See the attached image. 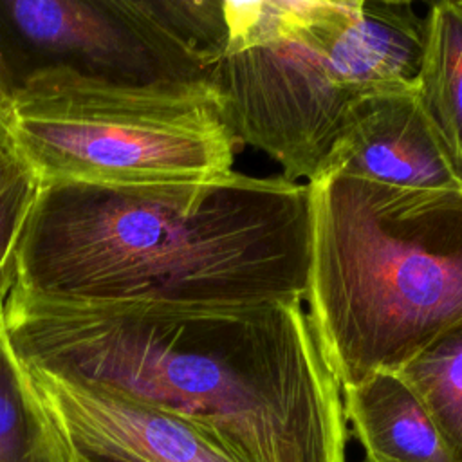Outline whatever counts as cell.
Wrapping results in <instances>:
<instances>
[{"label":"cell","instance_id":"obj_1","mask_svg":"<svg viewBox=\"0 0 462 462\" xmlns=\"http://www.w3.org/2000/svg\"><path fill=\"white\" fill-rule=\"evenodd\" d=\"M0 325L20 361L184 419L233 462H346L341 384L300 300L168 305L14 283Z\"/></svg>","mask_w":462,"mask_h":462},{"label":"cell","instance_id":"obj_2","mask_svg":"<svg viewBox=\"0 0 462 462\" xmlns=\"http://www.w3.org/2000/svg\"><path fill=\"white\" fill-rule=\"evenodd\" d=\"M307 182L240 171L173 186H43L16 285L168 305L305 300Z\"/></svg>","mask_w":462,"mask_h":462},{"label":"cell","instance_id":"obj_3","mask_svg":"<svg viewBox=\"0 0 462 462\" xmlns=\"http://www.w3.org/2000/svg\"><path fill=\"white\" fill-rule=\"evenodd\" d=\"M305 300L341 386L395 372L462 325V189L318 173Z\"/></svg>","mask_w":462,"mask_h":462},{"label":"cell","instance_id":"obj_4","mask_svg":"<svg viewBox=\"0 0 462 462\" xmlns=\"http://www.w3.org/2000/svg\"><path fill=\"white\" fill-rule=\"evenodd\" d=\"M424 20L392 0H224L215 90L236 144L309 182L357 97L415 83Z\"/></svg>","mask_w":462,"mask_h":462},{"label":"cell","instance_id":"obj_5","mask_svg":"<svg viewBox=\"0 0 462 462\" xmlns=\"http://www.w3.org/2000/svg\"><path fill=\"white\" fill-rule=\"evenodd\" d=\"M0 128L42 186L155 188L233 171L236 141L208 87L130 85L42 69L0 101Z\"/></svg>","mask_w":462,"mask_h":462},{"label":"cell","instance_id":"obj_6","mask_svg":"<svg viewBox=\"0 0 462 462\" xmlns=\"http://www.w3.org/2000/svg\"><path fill=\"white\" fill-rule=\"evenodd\" d=\"M224 42V0H0L5 94L42 69L215 90Z\"/></svg>","mask_w":462,"mask_h":462},{"label":"cell","instance_id":"obj_7","mask_svg":"<svg viewBox=\"0 0 462 462\" xmlns=\"http://www.w3.org/2000/svg\"><path fill=\"white\" fill-rule=\"evenodd\" d=\"M16 361L60 430L85 446L130 462H233L184 419Z\"/></svg>","mask_w":462,"mask_h":462},{"label":"cell","instance_id":"obj_8","mask_svg":"<svg viewBox=\"0 0 462 462\" xmlns=\"http://www.w3.org/2000/svg\"><path fill=\"white\" fill-rule=\"evenodd\" d=\"M328 171L395 188L462 189L417 99L415 83L365 94L348 106L318 170Z\"/></svg>","mask_w":462,"mask_h":462},{"label":"cell","instance_id":"obj_9","mask_svg":"<svg viewBox=\"0 0 462 462\" xmlns=\"http://www.w3.org/2000/svg\"><path fill=\"white\" fill-rule=\"evenodd\" d=\"M341 393L365 462H453L433 419L397 374L377 372Z\"/></svg>","mask_w":462,"mask_h":462},{"label":"cell","instance_id":"obj_10","mask_svg":"<svg viewBox=\"0 0 462 462\" xmlns=\"http://www.w3.org/2000/svg\"><path fill=\"white\" fill-rule=\"evenodd\" d=\"M415 94L462 179V2L430 5Z\"/></svg>","mask_w":462,"mask_h":462},{"label":"cell","instance_id":"obj_11","mask_svg":"<svg viewBox=\"0 0 462 462\" xmlns=\"http://www.w3.org/2000/svg\"><path fill=\"white\" fill-rule=\"evenodd\" d=\"M0 462H69L67 439L25 377L2 325Z\"/></svg>","mask_w":462,"mask_h":462},{"label":"cell","instance_id":"obj_12","mask_svg":"<svg viewBox=\"0 0 462 462\" xmlns=\"http://www.w3.org/2000/svg\"><path fill=\"white\" fill-rule=\"evenodd\" d=\"M433 419L453 462H462V325L397 368Z\"/></svg>","mask_w":462,"mask_h":462},{"label":"cell","instance_id":"obj_13","mask_svg":"<svg viewBox=\"0 0 462 462\" xmlns=\"http://www.w3.org/2000/svg\"><path fill=\"white\" fill-rule=\"evenodd\" d=\"M43 186L0 128V303L16 282L20 247Z\"/></svg>","mask_w":462,"mask_h":462},{"label":"cell","instance_id":"obj_14","mask_svg":"<svg viewBox=\"0 0 462 462\" xmlns=\"http://www.w3.org/2000/svg\"><path fill=\"white\" fill-rule=\"evenodd\" d=\"M65 439H67V446H69V462H130V460H125L121 457H116V455L94 449L90 446H85V444H81V442H78V440H74L67 435H65Z\"/></svg>","mask_w":462,"mask_h":462},{"label":"cell","instance_id":"obj_15","mask_svg":"<svg viewBox=\"0 0 462 462\" xmlns=\"http://www.w3.org/2000/svg\"><path fill=\"white\" fill-rule=\"evenodd\" d=\"M4 96H5V85H4V79H2V74H0V101H2Z\"/></svg>","mask_w":462,"mask_h":462},{"label":"cell","instance_id":"obj_16","mask_svg":"<svg viewBox=\"0 0 462 462\" xmlns=\"http://www.w3.org/2000/svg\"><path fill=\"white\" fill-rule=\"evenodd\" d=\"M363 462H365V460H363Z\"/></svg>","mask_w":462,"mask_h":462}]
</instances>
